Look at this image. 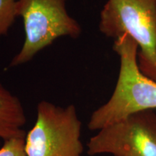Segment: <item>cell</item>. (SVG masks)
<instances>
[{
    "label": "cell",
    "instance_id": "obj_2",
    "mask_svg": "<svg viewBox=\"0 0 156 156\" xmlns=\"http://www.w3.org/2000/svg\"><path fill=\"white\" fill-rule=\"evenodd\" d=\"M98 28L114 40L123 35L132 38L139 47L140 70L156 81V0H107Z\"/></svg>",
    "mask_w": 156,
    "mask_h": 156
},
{
    "label": "cell",
    "instance_id": "obj_1",
    "mask_svg": "<svg viewBox=\"0 0 156 156\" xmlns=\"http://www.w3.org/2000/svg\"><path fill=\"white\" fill-rule=\"evenodd\" d=\"M113 49L119 57L118 79L109 100L90 117L87 127L92 131H99L135 113L156 109V81L140 70L136 42L123 35L114 40Z\"/></svg>",
    "mask_w": 156,
    "mask_h": 156
},
{
    "label": "cell",
    "instance_id": "obj_5",
    "mask_svg": "<svg viewBox=\"0 0 156 156\" xmlns=\"http://www.w3.org/2000/svg\"><path fill=\"white\" fill-rule=\"evenodd\" d=\"M90 156H156V114L148 110L135 113L106 127L90 138Z\"/></svg>",
    "mask_w": 156,
    "mask_h": 156
},
{
    "label": "cell",
    "instance_id": "obj_4",
    "mask_svg": "<svg viewBox=\"0 0 156 156\" xmlns=\"http://www.w3.org/2000/svg\"><path fill=\"white\" fill-rule=\"evenodd\" d=\"M82 122L75 105L60 106L47 101L37 106L36 119L26 133L27 156H83Z\"/></svg>",
    "mask_w": 156,
    "mask_h": 156
},
{
    "label": "cell",
    "instance_id": "obj_6",
    "mask_svg": "<svg viewBox=\"0 0 156 156\" xmlns=\"http://www.w3.org/2000/svg\"><path fill=\"white\" fill-rule=\"evenodd\" d=\"M26 122L21 101L0 83V139L25 137Z\"/></svg>",
    "mask_w": 156,
    "mask_h": 156
},
{
    "label": "cell",
    "instance_id": "obj_8",
    "mask_svg": "<svg viewBox=\"0 0 156 156\" xmlns=\"http://www.w3.org/2000/svg\"><path fill=\"white\" fill-rule=\"evenodd\" d=\"M25 138L15 137L5 140L3 146L0 148V156H27Z\"/></svg>",
    "mask_w": 156,
    "mask_h": 156
},
{
    "label": "cell",
    "instance_id": "obj_3",
    "mask_svg": "<svg viewBox=\"0 0 156 156\" xmlns=\"http://www.w3.org/2000/svg\"><path fill=\"white\" fill-rule=\"evenodd\" d=\"M68 0H17V15L23 19L25 40L9 67L26 64L61 37L76 39L80 24L68 13Z\"/></svg>",
    "mask_w": 156,
    "mask_h": 156
},
{
    "label": "cell",
    "instance_id": "obj_7",
    "mask_svg": "<svg viewBox=\"0 0 156 156\" xmlns=\"http://www.w3.org/2000/svg\"><path fill=\"white\" fill-rule=\"evenodd\" d=\"M17 0H0V39L8 34L17 18Z\"/></svg>",
    "mask_w": 156,
    "mask_h": 156
}]
</instances>
